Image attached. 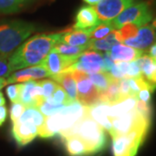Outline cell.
I'll return each instance as SVG.
<instances>
[{
    "label": "cell",
    "mask_w": 156,
    "mask_h": 156,
    "mask_svg": "<svg viewBox=\"0 0 156 156\" xmlns=\"http://www.w3.org/2000/svg\"><path fill=\"white\" fill-rule=\"evenodd\" d=\"M63 32L38 34L23 42L8 58L12 71L40 64L60 43Z\"/></svg>",
    "instance_id": "obj_1"
},
{
    "label": "cell",
    "mask_w": 156,
    "mask_h": 156,
    "mask_svg": "<svg viewBox=\"0 0 156 156\" xmlns=\"http://www.w3.org/2000/svg\"><path fill=\"white\" fill-rule=\"evenodd\" d=\"M105 129L87 115L76 123L67 133L62 136L65 139L70 136H77L89 148L90 154H98L105 148L107 135Z\"/></svg>",
    "instance_id": "obj_2"
},
{
    "label": "cell",
    "mask_w": 156,
    "mask_h": 156,
    "mask_svg": "<svg viewBox=\"0 0 156 156\" xmlns=\"http://www.w3.org/2000/svg\"><path fill=\"white\" fill-rule=\"evenodd\" d=\"M36 30L31 23L13 20L0 23V56L8 57Z\"/></svg>",
    "instance_id": "obj_3"
},
{
    "label": "cell",
    "mask_w": 156,
    "mask_h": 156,
    "mask_svg": "<svg viewBox=\"0 0 156 156\" xmlns=\"http://www.w3.org/2000/svg\"><path fill=\"white\" fill-rule=\"evenodd\" d=\"M149 128H141L133 130L128 134L113 136L114 156H135L139 147L144 141Z\"/></svg>",
    "instance_id": "obj_4"
},
{
    "label": "cell",
    "mask_w": 156,
    "mask_h": 156,
    "mask_svg": "<svg viewBox=\"0 0 156 156\" xmlns=\"http://www.w3.org/2000/svg\"><path fill=\"white\" fill-rule=\"evenodd\" d=\"M153 17L149 3L140 2L125 9L112 21V24L117 30L127 23H134L140 28L152 21Z\"/></svg>",
    "instance_id": "obj_5"
},
{
    "label": "cell",
    "mask_w": 156,
    "mask_h": 156,
    "mask_svg": "<svg viewBox=\"0 0 156 156\" xmlns=\"http://www.w3.org/2000/svg\"><path fill=\"white\" fill-rule=\"evenodd\" d=\"M110 121L112 127L109 134L111 137L128 134L137 128H149L151 125V120L144 118L134 108L122 116L110 119Z\"/></svg>",
    "instance_id": "obj_6"
},
{
    "label": "cell",
    "mask_w": 156,
    "mask_h": 156,
    "mask_svg": "<svg viewBox=\"0 0 156 156\" xmlns=\"http://www.w3.org/2000/svg\"><path fill=\"white\" fill-rule=\"evenodd\" d=\"M76 84L77 101L84 107H89L99 101L100 93L92 83L87 74L80 70L73 69L71 71Z\"/></svg>",
    "instance_id": "obj_7"
},
{
    "label": "cell",
    "mask_w": 156,
    "mask_h": 156,
    "mask_svg": "<svg viewBox=\"0 0 156 156\" xmlns=\"http://www.w3.org/2000/svg\"><path fill=\"white\" fill-rule=\"evenodd\" d=\"M134 3V0H101L93 7L101 22H112Z\"/></svg>",
    "instance_id": "obj_8"
},
{
    "label": "cell",
    "mask_w": 156,
    "mask_h": 156,
    "mask_svg": "<svg viewBox=\"0 0 156 156\" xmlns=\"http://www.w3.org/2000/svg\"><path fill=\"white\" fill-rule=\"evenodd\" d=\"M44 101V92L40 81H29L21 83L19 102L26 108H37Z\"/></svg>",
    "instance_id": "obj_9"
},
{
    "label": "cell",
    "mask_w": 156,
    "mask_h": 156,
    "mask_svg": "<svg viewBox=\"0 0 156 156\" xmlns=\"http://www.w3.org/2000/svg\"><path fill=\"white\" fill-rule=\"evenodd\" d=\"M76 61V58L75 57L63 56L52 50L44 59V61L40 63V65L46 69L51 77L52 76L65 71L73 65Z\"/></svg>",
    "instance_id": "obj_10"
},
{
    "label": "cell",
    "mask_w": 156,
    "mask_h": 156,
    "mask_svg": "<svg viewBox=\"0 0 156 156\" xmlns=\"http://www.w3.org/2000/svg\"><path fill=\"white\" fill-rule=\"evenodd\" d=\"M156 42L155 29L152 25L146 24L142 27H140L137 35L133 38L124 41L123 44L132 47L137 50H143L149 48Z\"/></svg>",
    "instance_id": "obj_11"
},
{
    "label": "cell",
    "mask_w": 156,
    "mask_h": 156,
    "mask_svg": "<svg viewBox=\"0 0 156 156\" xmlns=\"http://www.w3.org/2000/svg\"><path fill=\"white\" fill-rule=\"evenodd\" d=\"M11 134L17 145L23 147L31 142L38 135V129L36 125L30 122H16L12 123Z\"/></svg>",
    "instance_id": "obj_12"
},
{
    "label": "cell",
    "mask_w": 156,
    "mask_h": 156,
    "mask_svg": "<svg viewBox=\"0 0 156 156\" xmlns=\"http://www.w3.org/2000/svg\"><path fill=\"white\" fill-rule=\"evenodd\" d=\"M44 77H50V74L44 67L38 64L15 71L11 74L6 80L8 83H26L29 81H35Z\"/></svg>",
    "instance_id": "obj_13"
},
{
    "label": "cell",
    "mask_w": 156,
    "mask_h": 156,
    "mask_svg": "<svg viewBox=\"0 0 156 156\" xmlns=\"http://www.w3.org/2000/svg\"><path fill=\"white\" fill-rule=\"evenodd\" d=\"M101 21L93 6H82L76 15V22L73 30H89L97 26Z\"/></svg>",
    "instance_id": "obj_14"
},
{
    "label": "cell",
    "mask_w": 156,
    "mask_h": 156,
    "mask_svg": "<svg viewBox=\"0 0 156 156\" xmlns=\"http://www.w3.org/2000/svg\"><path fill=\"white\" fill-rule=\"evenodd\" d=\"M111 104L103 101H97L96 103L87 107V114L92 120L97 122L101 127L108 133L111 130V121L108 118V112Z\"/></svg>",
    "instance_id": "obj_15"
},
{
    "label": "cell",
    "mask_w": 156,
    "mask_h": 156,
    "mask_svg": "<svg viewBox=\"0 0 156 156\" xmlns=\"http://www.w3.org/2000/svg\"><path fill=\"white\" fill-rule=\"evenodd\" d=\"M108 55L110 56L112 60L116 62H130L135 61L140 56L145 55L146 52L144 50H137L132 47H129L125 44H118L113 46L111 50L107 51Z\"/></svg>",
    "instance_id": "obj_16"
},
{
    "label": "cell",
    "mask_w": 156,
    "mask_h": 156,
    "mask_svg": "<svg viewBox=\"0 0 156 156\" xmlns=\"http://www.w3.org/2000/svg\"><path fill=\"white\" fill-rule=\"evenodd\" d=\"M52 80L56 82L58 85H60L69 98L72 101H77V92H76V81L73 77L72 74L69 71H63L57 75L51 76Z\"/></svg>",
    "instance_id": "obj_17"
},
{
    "label": "cell",
    "mask_w": 156,
    "mask_h": 156,
    "mask_svg": "<svg viewBox=\"0 0 156 156\" xmlns=\"http://www.w3.org/2000/svg\"><path fill=\"white\" fill-rule=\"evenodd\" d=\"M90 39L88 30H66L62 37L61 44L72 45V46H88Z\"/></svg>",
    "instance_id": "obj_18"
},
{
    "label": "cell",
    "mask_w": 156,
    "mask_h": 156,
    "mask_svg": "<svg viewBox=\"0 0 156 156\" xmlns=\"http://www.w3.org/2000/svg\"><path fill=\"white\" fill-rule=\"evenodd\" d=\"M137 102V98L134 96H129L126 99L120 101L114 104H111L108 112L109 119L122 116L129 111L133 110Z\"/></svg>",
    "instance_id": "obj_19"
},
{
    "label": "cell",
    "mask_w": 156,
    "mask_h": 156,
    "mask_svg": "<svg viewBox=\"0 0 156 156\" xmlns=\"http://www.w3.org/2000/svg\"><path fill=\"white\" fill-rule=\"evenodd\" d=\"M66 151L70 156H90V152L83 141L77 136H70L64 139Z\"/></svg>",
    "instance_id": "obj_20"
},
{
    "label": "cell",
    "mask_w": 156,
    "mask_h": 156,
    "mask_svg": "<svg viewBox=\"0 0 156 156\" xmlns=\"http://www.w3.org/2000/svg\"><path fill=\"white\" fill-rule=\"evenodd\" d=\"M120 44L115 36V30H113L104 38L98 40H91L88 44V50H105L109 51L115 45Z\"/></svg>",
    "instance_id": "obj_21"
},
{
    "label": "cell",
    "mask_w": 156,
    "mask_h": 156,
    "mask_svg": "<svg viewBox=\"0 0 156 156\" xmlns=\"http://www.w3.org/2000/svg\"><path fill=\"white\" fill-rule=\"evenodd\" d=\"M18 122H30L33 123L37 127V129L40 128L45 122V117L42 115V113L39 111L37 108H26L24 111L23 112L20 118L17 120Z\"/></svg>",
    "instance_id": "obj_22"
},
{
    "label": "cell",
    "mask_w": 156,
    "mask_h": 156,
    "mask_svg": "<svg viewBox=\"0 0 156 156\" xmlns=\"http://www.w3.org/2000/svg\"><path fill=\"white\" fill-rule=\"evenodd\" d=\"M122 101L120 96V91H119V80L115 79L109 84L106 90L100 93L99 96V101L108 102L109 104H114Z\"/></svg>",
    "instance_id": "obj_23"
},
{
    "label": "cell",
    "mask_w": 156,
    "mask_h": 156,
    "mask_svg": "<svg viewBox=\"0 0 156 156\" xmlns=\"http://www.w3.org/2000/svg\"><path fill=\"white\" fill-rule=\"evenodd\" d=\"M87 75L99 93H101L104 90H106L109 86V84L111 83L112 81L115 80V78L112 77L109 73L107 72L91 73Z\"/></svg>",
    "instance_id": "obj_24"
},
{
    "label": "cell",
    "mask_w": 156,
    "mask_h": 156,
    "mask_svg": "<svg viewBox=\"0 0 156 156\" xmlns=\"http://www.w3.org/2000/svg\"><path fill=\"white\" fill-rule=\"evenodd\" d=\"M135 62L140 69L142 77H144L147 81L156 70V61L147 55H143L137 60H135Z\"/></svg>",
    "instance_id": "obj_25"
},
{
    "label": "cell",
    "mask_w": 156,
    "mask_h": 156,
    "mask_svg": "<svg viewBox=\"0 0 156 156\" xmlns=\"http://www.w3.org/2000/svg\"><path fill=\"white\" fill-rule=\"evenodd\" d=\"M53 50L63 56L77 58L83 52L88 50V46H72L59 43L53 48Z\"/></svg>",
    "instance_id": "obj_26"
},
{
    "label": "cell",
    "mask_w": 156,
    "mask_h": 156,
    "mask_svg": "<svg viewBox=\"0 0 156 156\" xmlns=\"http://www.w3.org/2000/svg\"><path fill=\"white\" fill-rule=\"evenodd\" d=\"M115 28L112 24V22H101L97 26L88 30L89 39L91 40H98L104 38L109 33H111Z\"/></svg>",
    "instance_id": "obj_27"
},
{
    "label": "cell",
    "mask_w": 156,
    "mask_h": 156,
    "mask_svg": "<svg viewBox=\"0 0 156 156\" xmlns=\"http://www.w3.org/2000/svg\"><path fill=\"white\" fill-rule=\"evenodd\" d=\"M138 30H139V27L137 25L134 23H127L115 30V36L118 42L121 44L128 39L134 37L137 35Z\"/></svg>",
    "instance_id": "obj_28"
},
{
    "label": "cell",
    "mask_w": 156,
    "mask_h": 156,
    "mask_svg": "<svg viewBox=\"0 0 156 156\" xmlns=\"http://www.w3.org/2000/svg\"><path fill=\"white\" fill-rule=\"evenodd\" d=\"M27 0H0V13L12 14L19 11Z\"/></svg>",
    "instance_id": "obj_29"
},
{
    "label": "cell",
    "mask_w": 156,
    "mask_h": 156,
    "mask_svg": "<svg viewBox=\"0 0 156 156\" xmlns=\"http://www.w3.org/2000/svg\"><path fill=\"white\" fill-rule=\"evenodd\" d=\"M45 101L51 103V104H62L65 106H68V105L74 102L69 98L66 92L64 91V89H62L60 85H57L53 95H51L50 98L46 99Z\"/></svg>",
    "instance_id": "obj_30"
},
{
    "label": "cell",
    "mask_w": 156,
    "mask_h": 156,
    "mask_svg": "<svg viewBox=\"0 0 156 156\" xmlns=\"http://www.w3.org/2000/svg\"><path fill=\"white\" fill-rule=\"evenodd\" d=\"M76 61L99 63L103 68V56L101 53L94 50H85L76 58Z\"/></svg>",
    "instance_id": "obj_31"
},
{
    "label": "cell",
    "mask_w": 156,
    "mask_h": 156,
    "mask_svg": "<svg viewBox=\"0 0 156 156\" xmlns=\"http://www.w3.org/2000/svg\"><path fill=\"white\" fill-rule=\"evenodd\" d=\"M65 107H66L65 105H62V104H51L44 101L37 108H38L39 111L46 118V117L51 116L53 115H56L57 113L61 112Z\"/></svg>",
    "instance_id": "obj_32"
},
{
    "label": "cell",
    "mask_w": 156,
    "mask_h": 156,
    "mask_svg": "<svg viewBox=\"0 0 156 156\" xmlns=\"http://www.w3.org/2000/svg\"><path fill=\"white\" fill-rule=\"evenodd\" d=\"M40 83H41V86L43 88L44 101L48 98H50V96L53 95L55 89H56V87L58 85L53 80H42V81H40Z\"/></svg>",
    "instance_id": "obj_33"
},
{
    "label": "cell",
    "mask_w": 156,
    "mask_h": 156,
    "mask_svg": "<svg viewBox=\"0 0 156 156\" xmlns=\"http://www.w3.org/2000/svg\"><path fill=\"white\" fill-rule=\"evenodd\" d=\"M134 109L138 112L140 115H141L144 118H146V119H147V120H151L152 119V107H151V103H147V102H144V101L137 100Z\"/></svg>",
    "instance_id": "obj_34"
},
{
    "label": "cell",
    "mask_w": 156,
    "mask_h": 156,
    "mask_svg": "<svg viewBox=\"0 0 156 156\" xmlns=\"http://www.w3.org/2000/svg\"><path fill=\"white\" fill-rule=\"evenodd\" d=\"M21 83L11 84L6 88V94L10 99L11 103L19 102V95H20Z\"/></svg>",
    "instance_id": "obj_35"
},
{
    "label": "cell",
    "mask_w": 156,
    "mask_h": 156,
    "mask_svg": "<svg viewBox=\"0 0 156 156\" xmlns=\"http://www.w3.org/2000/svg\"><path fill=\"white\" fill-rule=\"evenodd\" d=\"M25 108H26V107L21 102L12 103V105L11 107V112H10V117H11V122H16L17 120L20 118L21 115L23 114V112L24 111Z\"/></svg>",
    "instance_id": "obj_36"
},
{
    "label": "cell",
    "mask_w": 156,
    "mask_h": 156,
    "mask_svg": "<svg viewBox=\"0 0 156 156\" xmlns=\"http://www.w3.org/2000/svg\"><path fill=\"white\" fill-rule=\"evenodd\" d=\"M156 89L155 85H150L149 87L144 88L141 90H140V92L136 95L137 100L144 101L147 103H150L151 98H152V94Z\"/></svg>",
    "instance_id": "obj_37"
},
{
    "label": "cell",
    "mask_w": 156,
    "mask_h": 156,
    "mask_svg": "<svg viewBox=\"0 0 156 156\" xmlns=\"http://www.w3.org/2000/svg\"><path fill=\"white\" fill-rule=\"evenodd\" d=\"M119 91L122 100L126 99L129 96H132L129 83H128V78H122L119 80Z\"/></svg>",
    "instance_id": "obj_38"
},
{
    "label": "cell",
    "mask_w": 156,
    "mask_h": 156,
    "mask_svg": "<svg viewBox=\"0 0 156 156\" xmlns=\"http://www.w3.org/2000/svg\"><path fill=\"white\" fill-rule=\"evenodd\" d=\"M11 72H13V71H12L11 65L9 63L8 57H4V56H0V77L9 76Z\"/></svg>",
    "instance_id": "obj_39"
},
{
    "label": "cell",
    "mask_w": 156,
    "mask_h": 156,
    "mask_svg": "<svg viewBox=\"0 0 156 156\" xmlns=\"http://www.w3.org/2000/svg\"><path fill=\"white\" fill-rule=\"evenodd\" d=\"M142 77V74L140 71L139 65L135 61L130 62H129V67H128V74L126 78H140Z\"/></svg>",
    "instance_id": "obj_40"
},
{
    "label": "cell",
    "mask_w": 156,
    "mask_h": 156,
    "mask_svg": "<svg viewBox=\"0 0 156 156\" xmlns=\"http://www.w3.org/2000/svg\"><path fill=\"white\" fill-rule=\"evenodd\" d=\"M102 56H103V72L108 73L111 70L112 67L114 66L115 62L112 60L108 52H106L105 54H102Z\"/></svg>",
    "instance_id": "obj_41"
},
{
    "label": "cell",
    "mask_w": 156,
    "mask_h": 156,
    "mask_svg": "<svg viewBox=\"0 0 156 156\" xmlns=\"http://www.w3.org/2000/svg\"><path fill=\"white\" fill-rule=\"evenodd\" d=\"M115 64L118 68V69L121 71V73L124 76V77H127L129 62H115Z\"/></svg>",
    "instance_id": "obj_42"
},
{
    "label": "cell",
    "mask_w": 156,
    "mask_h": 156,
    "mask_svg": "<svg viewBox=\"0 0 156 156\" xmlns=\"http://www.w3.org/2000/svg\"><path fill=\"white\" fill-rule=\"evenodd\" d=\"M7 115H8V110H7L6 107H0V127H1L6 121Z\"/></svg>",
    "instance_id": "obj_43"
},
{
    "label": "cell",
    "mask_w": 156,
    "mask_h": 156,
    "mask_svg": "<svg viewBox=\"0 0 156 156\" xmlns=\"http://www.w3.org/2000/svg\"><path fill=\"white\" fill-rule=\"evenodd\" d=\"M147 56H150L151 58H153L154 60L156 61V43H154L153 45H151L149 50L147 51Z\"/></svg>",
    "instance_id": "obj_44"
},
{
    "label": "cell",
    "mask_w": 156,
    "mask_h": 156,
    "mask_svg": "<svg viewBox=\"0 0 156 156\" xmlns=\"http://www.w3.org/2000/svg\"><path fill=\"white\" fill-rule=\"evenodd\" d=\"M147 82H149L150 83L154 84V85H155L156 86V70L154 72V74L152 75V76L147 80Z\"/></svg>",
    "instance_id": "obj_45"
},
{
    "label": "cell",
    "mask_w": 156,
    "mask_h": 156,
    "mask_svg": "<svg viewBox=\"0 0 156 156\" xmlns=\"http://www.w3.org/2000/svg\"><path fill=\"white\" fill-rule=\"evenodd\" d=\"M7 84H8V83H7V80H6L5 78L0 77V90L3 88H5Z\"/></svg>",
    "instance_id": "obj_46"
},
{
    "label": "cell",
    "mask_w": 156,
    "mask_h": 156,
    "mask_svg": "<svg viewBox=\"0 0 156 156\" xmlns=\"http://www.w3.org/2000/svg\"><path fill=\"white\" fill-rule=\"evenodd\" d=\"M85 3H87L90 6H95L97 3H99L101 0H83Z\"/></svg>",
    "instance_id": "obj_47"
},
{
    "label": "cell",
    "mask_w": 156,
    "mask_h": 156,
    "mask_svg": "<svg viewBox=\"0 0 156 156\" xmlns=\"http://www.w3.org/2000/svg\"><path fill=\"white\" fill-rule=\"evenodd\" d=\"M5 97H4L3 93L0 91V107L5 106Z\"/></svg>",
    "instance_id": "obj_48"
},
{
    "label": "cell",
    "mask_w": 156,
    "mask_h": 156,
    "mask_svg": "<svg viewBox=\"0 0 156 156\" xmlns=\"http://www.w3.org/2000/svg\"><path fill=\"white\" fill-rule=\"evenodd\" d=\"M152 26L156 30V17L153 20V23H152Z\"/></svg>",
    "instance_id": "obj_49"
}]
</instances>
